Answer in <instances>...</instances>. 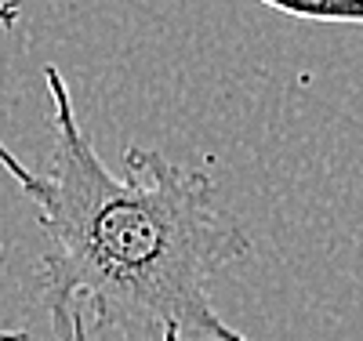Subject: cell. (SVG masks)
Listing matches in <instances>:
<instances>
[{"instance_id": "3", "label": "cell", "mask_w": 363, "mask_h": 341, "mask_svg": "<svg viewBox=\"0 0 363 341\" xmlns=\"http://www.w3.org/2000/svg\"><path fill=\"white\" fill-rule=\"evenodd\" d=\"M0 341H29V334L26 330H4V327H0Z\"/></svg>"}, {"instance_id": "1", "label": "cell", "mask_w": 363, "mask_h": 341, "mask_svg": "<svg viewBox=\"0 0 363 341\" xmlns=\"http://www.w3.org/2000/svg\"><path fill=\"white\" fill-rule=\"evenodd\" d=\"M51 160L22 164L0 142L4 167L48 240L37 291L55 341H255L211 301V280L251 258L255 240L222 200L218 181L160 149H124L113 174L77 120L66 77L44 69Z\"/></svg>"}, {"instance_id": "2", "label": "cell", "mask_w": 363, "mask_h": 341, "mask_svg": "<svg viewBox=\"0 0 363 341\" xmlns=\"http://www.w3.org/2000/svg\"><path fill=\"white\" fill-rule=\"evenodd\" d=\"M258 4L284 11L291 18H306V22L363 26V0H258Z\"/></svg>"}]
</instances>
